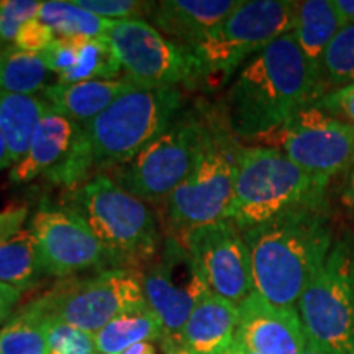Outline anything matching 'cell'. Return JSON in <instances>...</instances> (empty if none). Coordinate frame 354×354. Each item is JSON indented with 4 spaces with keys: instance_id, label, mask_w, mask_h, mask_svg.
Returning <instances> with one entry per match:
<instances>
[{
    "instance_id": "1",
    "label": "cell",
    "mask_w": 354,
    "mask_h": 354,
    "mask_svg": "<svg viewBox=\"0 0 354 354\" xmlns=\"http://www.w3.org/2000/svg\"><path fill=\"white\" fill-rule=\"evenodd\" d=\"M183 107L179 87L136 86L81 127L68 159L46 177L74 189L127 165L176 120Z\"/></svg>"
},
{
    "instance_id": "2",
    "label": "cell",
    "mask_w": 354,
    "mask_h": 354,
    "mask_svg": "<svg viewBox=\"0 0 354 354\" xmlns=\"http://www.w3.org/2000/svg\"><path fill=\"white\" fill-rule=\"evenodd\" d=\"M322 95L297 39L289 32L238 71L221 112L236 138L266 140Z\"/></svg>"
},
{
    "instance_id": "3",
    "label": "cell",
    "mask_w": 354,
    "mask_h": 354,
    "mask_svg": "<svg viewBox=\"0 0 354 354\" xmlns=\"http://www.w3.org/2000/svg\"><path fill=\"white\" fill-rule=\"evenodd\" d=\"M254 292L269 304L297 308L300 295L335 241L328 205L286 212L243 230Z\"/></svg>"
},
{
    "instance_id": "4",
    "label": "cell",
    "mask_w": 354,
    "mask_h": 354,
    "mask_svg": "<svg viewBox=\"0 0 354 354\" xmlns=\"http://www.w3.org/2000/svg\"><path fill=\"white\" fill-rule=\"evenodd\" d=\"M63 205L91 230L113 268L141 271L161 250L162 238L154 212L109 174L71 189Z\"/></svg>"
},
{
    "instance_id": "5",
    "label": "cell",
    "mask_w": 354,
    "mask_h": 354,
    "mask_svg": "<svg viewBox=\"0 0 354 354\" xmlns=\"http://www.w3.org/2000/svg\"><path fill=\"white\" fill-rule=\"evenodd\" d=\"M322 183L269 145L240 146L233 198L227 218L248 230L286 212L326 207Z\"/></svg>"
},
{
    "instance_id": "6",
    "label": "cell",
    "mask_w": 354,
    "mask_h": 354,
    "mask_svg": "<svg viewBox=\"0 0 354 354\" xmlns=\"http://www.w3.org/2000/svg\"><path fill=\"white\" fill-rule=\"evenodd\" d=\"M295 3L289 0H243L241 6L190 48L192 86L215 91L238 69L282 35L292 32Z\"/></svg>"
},
{
    "instance_id": "7",
    "label": "cell",
    "mask_w": 354,
    "mask_h": 354,
    "mask_svg": "<svg viewBox=\"0 0 354 354\" xmlns=\"http://www.w3.org/2000/svg\"><path fill=\"white\" fill-rule=\"evenodd\" d=\"M221 109L207 105L183 109L176 120L130 162L112 172L113 180L128 194L149 202H165L197 166Z\"/></svg>"
},
{
    "instance_id": "8",
    "label": "cell",
    "mask_w": 354,
    "mask_h": 354,
    "mask_svg": "<svg viewBox=\"0 0 354 354\" xmlns=\"http://www.w3.org/2000/svg\"><path fill=\"white\" fill-rule=\"evenodd\" d=\"M32 302L48 320L66 323L94 336L120 313L148 305L141 272L123 268L61 279Z\"/></svg>"
},
{
    "instance_id": "9",
    "label": "cell",
    "mask_w": 354,
    "mask_h": 354,
    "mask_svg": "<svg viewBox=\"0 0 354 354\" xmlns=\"http://www.w3.org/2000/svg\"><path fill=\"white\" fill-rule=\"evenodd\" d=\"M240 146L221 112L197 166L166 201L172 236L179 238L189 230L227 218Z\"/></svg>"
},
{
    "instance_id": "10",
    "label": "cell",
    "mask_w": 354,
    "mask_h": 354,
    "mask_svg": "<svg viewBox=\"0 0 354 354\" xmlns=\"http://www.w3.org/2000/svg\"><path fill=\"white\" fill-rule=\"evenodd\" d=\"M297 310L308 338L336 354H354V233L335 236Z\"/></svg>"
},
{
    "instance_id": "11",
    "label": "cell",
    "mask_w": 354,
    "mask_h": 354,
    "mask_svg": "<svg viewBox=\"0 0 354 354\" xmlns=\"http://www.w3.org/2000/svg\"><path fill=\"white\" fill-rule=\"evenodd\" d=\"M274 148L322 183L354 165V127L310 104L269 136Z\"/></svg>"
},
{
    "instance_id": "12",
    "label": "cell",
    "mask_w": 354,
    "mask_h": 354,
    "mask_svg": "<svg viewBox=\"0 0 354 354\" xmlns=\"http://www.w3.org/2000/svg\"><path fill=\"white\" fill-rule=\"evenodd\" d=\"M140 272L146 302L162 325L161 342L176 338L194 308L212 294L187 248L172 234Z\"/></svg>"
},
{
    "instance_id": "13",
    "label": "cell",
    "mask_w": 354,
    "mask_h": 354,
    "mask_svg": "<svg viewBox=\"0 0 354 354\" xmlns=\"http://www.w3.org/2000/svg\"><path fill=\"white\" fill-rule=\"evenodd\" d=\"M107 37L122 69L138 86L177 87L192 82L190 51L171 41L148 21H115Z\"/></svg>"
},
{
    "instance_id": "14",
    "label": "cell",
    "mask_w": 354,
    "mask_h": 354,
    "mask_svg": "<svg viewBox=\"0 0 354 354\" xmlns=\"http://www.w3.org/2000/svg\"><path fill=\"white\" fill-rule=\"evenodd\" d=\"M179 240L196 261L212 294L240 305L254 290L250 251L243 232L232 220L192 228Z\"/></svg>"
},
{
    "instance_id": "15",
    "label": "cell",
    "mask_w": 354,
    "mask_h": 354,
    "mask_svg": "<svg viewBox=\"0 0 354 354\" xmlns=\"http://www.w3.org/2000/svg\"><path fill=\"white\" fill-rule=\"evenodd\" d=\"M30 230L50 277L68 279L113 268L91 230L64 205L39 207L30 221Z\"/></svg>"
},
{
    "instance_id": "16",
    "label": "cell",
    "mask_w": 354,
    "mask_h": 354,
    "mask_svg": "<svg viewBox=\"0 0 354 354\" xmlns=\"http://www.w3.org/2000/svg\"><path fill=\"white\" fill-rule=\"evenodd\" d=\"M240 325L236 342L254 354H300L307 335L297 308L269 304L258 292H251L238 305Z\"/></svg>"
},
{
    "instance_id": "17",
    "label": "cell",
    "mask_w": 354,
    "mask_h": 354,
    "mask_svg": "<svg viewBox=\"0 0 354 354\" xmlns=\"http://www.w3.org/2000/svg\"><path fill=\"white\" fill-rule=\"evenodd\" d=\"M238 325V305L210 294L194 308L176 338L161 342L162 353L223 354L236 343Z\"/></svg>"
},
{
    "instance_id": "18",
    "label": "cell",
    "mask_w": 354,
    "mask_h": 354,
    "mask_svg": "<svg viewBox=\"0 0 354 354\" xmlns=\"http://www.w3.org/2000/svg\"><path fill=\"white\" fill-rule=\"evenodd\" d=\"M243 0H162L156 2L151 25L166 38L190 48L223 24Z\"/></svg>"
},
{
    "instance_id": "19",
    "label": "cell",
    "mask_w": 354,
    "mask_h": 354,
    "mask_svg": "<svg viewBox=\"0 0 354 354\" xmlns=\"http://www.w3.org/2000/svg\"><path fill=\"white\" fill-rule=\"evenodd\" d=\"M79 131L81 125L74 123L53 105H48L35 131L28 151L12 166V183L26 184L39 176H50L68 159Z\"/></svg>"
},
{
    "instance_id": "20",
    "label": "cell",
    "mask_w": 354,
    "mask_h": 354,
    "mask_svg": "<svg viewBox=\"0 0 354 354\" xmlns=\"http://www.w3.org/2000/svg\"><path fill=\"white\" fill-rule=\"evenodd\" d=\"M138 84L130 77L107 79V81H84L63 84L56 82L43 91L48 104L64 113L77 125H86L94 120L118 97L135 88Z\"/></svg>"
},
{
    "instance_id": "21",
    "label": "cell",
    "mask_w": 354,
    "mask_h": 354,
    "mask_svg": "<svg viewBox=\"0 0 354 354\" xmlns=\"http://www.w3.org/2000/svg\"><path fill=\"white\" fill-rule=\"evenodd\" d=\"M342 26L333 0H304L295 3V21L292 33L297 39L300 51L323 95H325L322 79L323 57Z\"/></svg>"
},
{
    "instance_id": "22",
    "label": "cell",
    "mask_w": 354,
    "mask_h": 354,
    "mask_svg": "<svg viewBox=\"0 0 354 354\" xmlns=\"http://www.w3.org/2000/svg\"><path fill=\"white\" fill-rule=\"evenodd\" d=\"M48 102L37 95L0 91V135L6 140L13 165L28 151Z\"/></svg>"
},
{
    "instance_id": "23",
    "label": "cell",
    "mask_w": 354,
    "mask_h": 354,
    "mask_svg": "<svg viewBox=\"0 0 354 354\" xmlns=\"http://www.w3.org/2000/svg\"><path fill=\"white\" fill-rule=\"evenodd\" d=\"M38 241L32 230L20 228L0 240V282L25 292L46 277Z\"/></svg>"
},
{
    "instance_id": "24",
    "label": "cell",
    "mask_w": 354,
    "mask_h": 354,
    "mask_svg": "<svg viewBox=\"0 0 354 354\" xmlns=\"http://www.w3.org/2000/svg\"><path fill=\"white\" fill-rule=\"evenodd\" d=\"M94 338L99 354H122L133 344L161 342L162 325L149 305H143L120 313Z\"/></svg>"
},
{
    "instance_id": "25",
    "label": "cell",
    "mask_w": 354,
    "mask_h": 354,
    "mask_svg": "<svg viewBox=\"0 0 354 354\" xmlns=\"http://www.w3.org/2000/svg\"><path fill=\"white\" fill-rule=\"evenodd\" d=\"M48 326L37 305H24L0 326V354H48Z\"/></svg>"
},
{
    "instance_id": "26",
    "label": "cell",
    "mask_w": 354,
    "mask_h": 354,
    "mask_svg": "<svg viewBox=\"0 0 354 354\" xmlns=\"http://www.w3.org/2000/svg\"><path fill=\"white\" fill-rule=\"evenodd\" d=\"M50 73L39 53L19 50L13 44L0 48V91L35 95L48 87Z\"/></svg>"
},
{
    "instance_id": "27",
    "label": "cell",
    "mask_w": 354,
    "mask_h": 354,
    "mask_svg": "<svg viewBox=\"0 0 354 354\" xmlns=\"http://www.w3.org/2000/svg\"><path fill=\"white\" fill-rule=\"evenodd\" d=\"M38 20L46 24L59 38H99L110 33L115 21L79 7L76 2H41Z\"/></svg>"
},
{
    "instance_id": "28",
    "label": "cell",
    "mask_w": 354,
    "mask_h": 354,
    "mask_svg": "<svg viewBox=\"0 0 354 354\" xmlns=\"http://www.w3.org/2000/svg\"><path fill=\"white\" fill-rule=\"evenodd\" d=\"M122 73V64L115 55L109 37L84 38L77 63L68 73L59 76V82L73 84L84 81H107L117 79Z\"/></svg>"
},
{
    "instance_id": "29",
    "label": "cell",
    "mask_w": 354,
    "mask_h": 354,
    "mask_svg": "<svg viewBox=\"0 0 354 354\" xmlns=\"http://www.w3.org/2000/svg\"><path fill=\"white\" fill-rule=\"evenodd\" d=\"M322 79L325 94L354 86V24L338 30L323 57Z\"/></svg>"
},
{
    "instance_id": "30",
    "label": "cell",
    "mask_w": 354,
    "mask_h": 354,
    "mask_svg": "<svg viewBox=\"0 0 354 354\" xmlns=\"http://www.w3.org/2000/svg\"><path fill=\"white\" fill-rule=\"evenodd\" d=\"M48 354H97L95 338L66 323L50 320Z\"/></svg>"
},
{
    "instance_id": "31",
    "label": "cell",
    "mask_w": 354,
    "mask_h": 354,
    "mask_svg": "<svg viewBox=\"0 0 354 354\" xmlns=\"http://www.w3.org/2000/svg\"><path fill=\"white\" fill-rule=\"evenodd\" d=\"M79 7L112 21L143 20L151 17L156 2L143 0H76Z\"/></svg>"
},
{
    "instance_id": "32",
    "label": "cell",
    "mask_w": 354,
    "mask_h": 354,
    "mask_svg": "<svg viewBox=\"0 0 354 354\" xmlns=\"http://www.w3.org/2000/svg\"><path fill=\"white\" fill-rule=\"evenodd\" d=\"M39 7L38 0H0V43L15 41L21 26L37 19Z\"/></svg>"
},
{
    "instance_id": "33",
    "label": "cell",
    "mask_w": 354,
    "mask_h": 354,
    "mask_svg": "<svg viewBox=\"0 0 354 354\" xmlns=\"http://www.w3.org/2000/svg\"><path fill=\"white\" fill-rule=\"evenodd\" d=\"M84 38H59L57 37L50 46L39 55L43 56L44 63L51 73L57 74V77L63 76L64 73L77 63L79 53H81V44Z\"/></svg>"
},
{
    "instance_id": "34",
    "label": "cell",
    "mask_w": 354,
    "mask_h": 354,
    "mask_svg": "<svg viewBox=\"0 0 354 354\" xmlns=\"http://www.w3.org/2000/svg\"><path fill=\"white\" fill-rule=\"evenodd\" d=\"M56 38V33L50 26L43 24L41 20L33 19L21 26L15 41H13V46L30 53H43Z\"/></svg>"
},
{
    "instance_id": "35",
    "label": "cell",
    "mask_w": 354,
    "mask_h": 354,
    "mask_svg": "<svg viewBox=\"0 0 354 354\" xmlns=\"http://www.w3.org/2000/svg\"><path fill=\"white\" fill-rule=\"evenodd\" d=\"M313 104L318 109L325 110V112L335 115L336 118L354 127V86L326 92L325 95H322Z\"/></svg>"
},
{
    "instance_id": "36",
    "label": "cell",
    "mask_w": 354,
    "mask_h": 354,
    "mask_svg": "<svg viewBox=\"0 0 354 354\" xmlns=\"http://www.w3.org/2000/svg\"><path fill=\"white\" fill-rule=\"evenodd\" d=\"M26 215H28V210L25 207H17V209L0 212V240H3L8 234L19 232Z\"/></svg>"
},
{
    "instance_id": "37",
    "label": "cell",
    "mask_w": 354,
    "mask_h": 354,
    "mask_svg": "<svg viewBox=\"0 0 354 354\" xmlns=\"http://www.w3.org/2000/svg\"><path fill=\"white\" fill-rule=\"evenodd\" d=\"M21 292L8 287L0 282V326L7 322V318L13 313V308L19 304Z\"/></svg>"
},
{
    "instance_id": "38",
    "label": "cell",
    "mask_w": 354,
    "mask_h": 354,
    "mask_svg": "<svg viewBox=\"0 0 354 354\" xmlns=\"http://www.w3.org/2000/svg\"><path fill=\"white\" fill-rule=\"evenodd\" d=\"M342 203L349 215V218L354 223V165L351 169L348 171L346 179H344L343 189H342Z\"/></svg>"
},
{
    "instance_id": "39",
    "label": "cell",
    "mask_w": 354,
    "mask_h": 354,
    "mask_svg": "<svg viewBox=\"0 0 354 354\" xmlns=\"http://www.w3.org/2000/svg\"><path fill=\"white\" fill-rule=\"evenodd\" d=\"M342 25L354 24V0H333Z\"/></svg>"
},
{
    "instance_id": "40",
    "label": "cell",
    "mask_w": 354,
    "mask_h": 354,
    "mask_svg": "<svg viewBox=\"0 0 354 354\" xmlns=\"http://www.w3.org/2000/svg\"><path fill=\"white\" fill-rule=\"evenodd\" d=\"M300 354H336L335 351H331L326 346H323V344L317 343L315 339L308 338L307 336V342H305V346H304V351Z\"/></svg>"
},
{
    "instance_id": "41",
    "label": "cell",
    "mask_w": 354,
    "mask_h": 354,
    "mask_svg": "<svg viewBox=\"0 0 354 354\" xmlns=\"http://www.w3.org/2000/svg\"><path fill=\"white\" fill-rule=\"evenodd\" d=\"M122 354H158V349L151 342H143L138 344H133L131 348H128L127 351H123Z\"/></svg>"
},
{
    "instance_id": "42",
    "label": "cell",
    "mask_w": 354,
    "mask_h": 354,
    "mask_svg": "<svg viewBox=\"0 0 354 354\" xmlns=\"http://www.w3.org/2000/svg\"><path fill=\"white\" fill-rule=\"evenodd\" d=\"M13 166V159L10 156V151H8L6 140L0 135V171L7 169V167Z\"/></svg>"
},
{
    "instance_id": "43",
    "label": "cell",
    "mask_w": 354,
    "mask_h": 354,
    "mask_svg": "<svg viewBox=\"0 0 354 354\" xmlns=\"http://www.w3.org/2000/svg\"><path fill=\"white\" fill-rule=\"evenodd\" d=\"M238 354H254V353H251V351H250V349H248V348H245V346H243V344H241V343H238Z\"/></svg>"
},
{
    "instance_id": "44",
    "label": "cell",
    "mask_w": 354,
    "mask_h": 354,
    "mask_svg": "<svg viewBox=\"0 0 354 354\" xmlns=\"http://www.w3.org/2000/svg\"><path fill=\"white\" fill-rule=\"evenodd\" d=\"M223 354H238V342L234 343V346L232 349H228V351L223 353Z\"/></svg>"
},
{
    "instance_id": "45",
    "label": "cell",
    "mask_w": 354,
    "mask_h": 354,
    "mask_svg": "<svg viewBox=\"0 0 354 354\" xmlns=\"http://www.w3.org/2000/svg\"><path fill=\"white\" fill-rule=\"evenodd\" d=\"M97 354H99V353H97Z\"/></svg>"
}]
</instances>
